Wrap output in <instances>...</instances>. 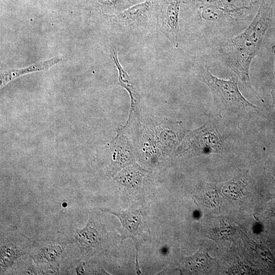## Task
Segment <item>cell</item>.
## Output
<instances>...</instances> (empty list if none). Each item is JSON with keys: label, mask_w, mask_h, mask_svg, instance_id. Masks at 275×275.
<instances>
[{"label": "cell", "mask_w": 275, "mask_h": 275, "mask_svg": "<svg viewBox=\"0 0 275 275\" xmlns=\"http://www.w3.org/2000/svg\"><path fill=\"white\" fill-rule=\"evenodd\" d=\"M259 252L261 259L269 266L275 268V260L270 252L266 248L260 246Z\"/></svg>", "instance_id": "15"}, {"label": "cell", "mask_w": 275, "mask_h": 275, "mask_svg": "<svg viewBox=\"0 0 275 275\" xmlns=\"http://www.w3.org/2000/svg\"><path fill=\"white\" fill-rule=\"evenodd\" d=\"M231 133L230 128L221 116H211L201 127L187 135L179 153L191 156L224 153Z\"/></svg>", "instance_id": "2"}, {"label": "cell", "mask_w": 275, "mask_h": 275, "mask_svg": "<svg viewBox=\"0 0 275 275\" xmlns=\"http://www.w3.org/2000/svg\"><path fill=\"white\" fill-rule=\"evenodd\" d=\"M60 56L54 57L48 60L33 64L22 69H13L3 72L1 74V88L12 79L26 73L44 70L62 61Z\"/></svg>", "instance_id": "10"}, {"label": "cell", "mask_w": 275, "mask_h": 275, "mask_svg": "<svg viewBox=\"0 0 275 275\" xmlns=\"http://www.w3.org/2000/svg\"><path fill=\"white\" fill-rule=\"evenodd\" d=\"M199 76L210 89L213 103L220 111H228L239 116L259 113L258 107L240 93L236 78L232 77L228 80L218 78L204 67L199 69Z\"/></svg>", "instance_id": "3"}, {"label": "cell", "mask_w": 275, "mask_h": 275, "mask_svg": "<svg viewBox=\"0 0 275 275\" xmlns=\"http://www.w3.org/2000/svg\"><path fill=\"white\" fill-rule=\"evenodd\" d=\"M69 242L50 241L30 246L29 256L39 267L59 265Z\"/></svg>", "instance_id": "8"}, {"label": "cell", "mask_w": 275, "mask_h": 275, "mask_svg": "<svg viewBox=\"0 0 275 275\" xmlns=\"http://www.w3.org/2000/svg\"><path fill=\"white\" fill-rule=\"evenodd\" d=\"M204 191V198L207 205L212 210L219 211L220 208L219 198L216 186L212 184H208Z\"/></svg>", "instance_id": "14"}, {"label": "cell", "mask_w": 275, "mask_h": 275, "mask_svg": "<svg viewBox=\"0 0 275 275\" xmlns=\"http://www.w3.org/2000/svg\"><path fill=\"white\" fill-rule=\"evenodd\" d=\"M270 212L272 215L275 216V203L271 206Z\"/></svg>", "instance_id": "19"}, {"label": "cell", "mask_w": 275, "mask_h": 275, "mask_svg": "<svg viewBox=\"0 0 275 275\" xmlns=\"http://www.w3.org/2000/svg\"><path fill=\"white\" fill-rule=\"evenodd\" d=\"M136 169L130 168L124 171L118 178V180L121 184L126 186H133L139 183L142 176L140 172H136Z\"/></svg>", "instance_id": "13"}, {"label": "cell", "mask_w": 275, "mask_h": 275, "mask_svg": "<svg viewBox=\"0 0 275 275\" xmlns=\"http://www.w3.org/2000/svg\"><path fill=\"white\" fill-rule=\"evenodd\" d=\"M155 10V0H145L116 15H107L112 21L125 29L145 26Z\"/></svg>", "instance_id": "5"}, {"label": "cell", "mask_w": 275, "mask_h": 275, "mask_svg": "<svg viewBox=\"0 0 275 275\" xmlns=\"http://www.w3.org/2000/svg\"><path fill=\"white\" fill-rule=\"evenodd\" d=\"M159 2L158 14L161 31L172 45L177 48L181 0H159Z\"/></svg>", "instance_id": "6"}, {"label": "cell", "mask_w": 275, "mask_h": 275, "mask_svg": "<svg viewBox=\"0 0 275 275\" xmlns=\"http://www.w3.org/2000/svg\"><path fill=\"white\" fill-rule=\"evenodd\" d=\"M85 263L82 262L79 263L76 266L75 268V272L76 274H85V269H84Z\"/></svg>", "instance_id": "16"}, {"label": "cell", "mask_w": 275, "mask_h": 275, "mask_svg": "<svg viewBox=\"0 0 275 275\" xmlns=\"http://www.w3.org/2000/svg\"><path fill=\"white\" fill-rule=\"evenodd\" d=\"M143 0H97L103 7L115 9L117 11H124L136 4L142 2Z\"/></svg>", "instance_id": "12"}, {"label": "cell", "mask_w": 275, "mask_h": 275, "mask_svg": "<svg viewBox=\"0 0 275 275\" xmlns=\"http://www.w3.org/2000/svg\"><path fill=\"white\" fill-rule=\"evenodd\" d=\"M272 50L274 54V67L273 75H274V79L275 81V44L273 45L272 46Z\"/></svg>", "instance_id": "18"}, {"label": "cell", "mask_w": 275, "mask_h": 275, "mask_svg": "<svg viewBox=\"0 0 275 275\" xmlns=\"http://www.w3.org/2000/svg\"><path fill=\"white\" fill-rule=\"evenodd\" d=\"M212 261L208 253L200 248L191 256L185 257L182 262L183 268L189 273H199L206 270Z\"/></svg>", "instance_id": "11"}, {"label": "cell", "mask_w": 275, "mask_h": 275, "mask_svg": "<svg viewBox=\"0 0 275 275\" xmlns=\"http://www.w3.org/2000/svg\"><path fill=\"white\" fill-rule=\"evenodd\" d=\"M272 8L262 1L253 20L241 33L223 43L220 47L221 57L246 87L254 91L250 77V68L257 54L263 38L272 20Z\"/></svg>", "instance_id": "1"}, {"label": "cell", "mask_w": 275, "mask_h": 275, "mask_svg": "<svg viewBox=\"0 0 275 275\" xmlns=\"http://www.w3.org/2000/svg\"><path fill=\"white\" fill-rule=\"evenodd\" d=\"M31 245L14 240V238H1L0 265L1 272L11 267L18 258L26 254Z\"/></svg>", "instance_id": "9"}, {"label": "cell", "mask_w": 275, "mask_h": 275, "mask_svg": "<svg viewBox=\"0 0 275 275\" xmlns=\"http://www.w3.org/2000/svg\"><path fill=\"white\" fill-rule=\"evenodd\" d=\"M107 212L117 216L122 226L121 240L131 238L135 244L136 249L135 267L136 271L141 273L138 263V252L139 245L144 240V231L142 212L136 210H107Z\"/></svg>", "instance_id": "7"}, {"label": "cell", "mask_w": 275, "mask_h": 275, "mask_svg": "<svg viewBox=\"0 0 275 275\" xmlns=\"http://www.w3.org/2000/svg\"><path fill=\"white\" fill-rule=\"evenodd\" d=\"M271 94L272 98V104H273V118L275 122V89H273L271 91Z\"/></svg>", "instance_id": "17"}, {"label": "cell", "mask_w": 275, "mask_h": 275, "mask_svg": "<svg viewBox=\"0 0 275 275\" xmlns=\"http://www.w3.org/2000/svg\"><path fill=\"white\" fill-rule=\"evenodd\" d=\"M105 230L92 214L84 227L77 230L74 241L84 259H88L104 250L105 238Z\"/></svg>", "instance_id": "4"}]
</instances>
